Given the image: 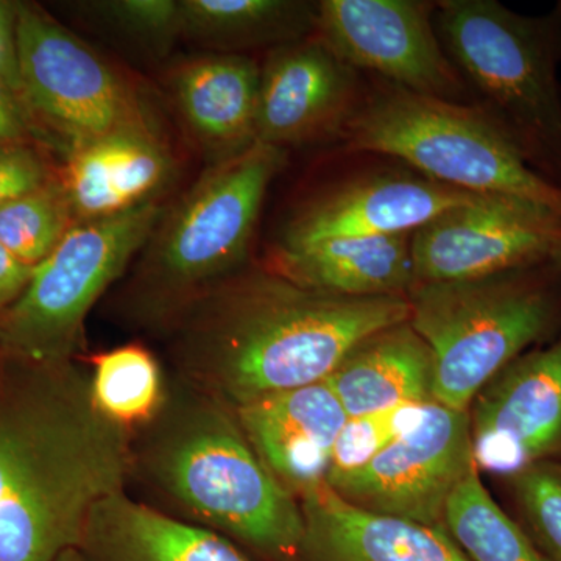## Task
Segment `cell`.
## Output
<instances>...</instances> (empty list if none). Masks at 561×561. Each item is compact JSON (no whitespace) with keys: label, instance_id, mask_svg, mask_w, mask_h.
Listing matches in <instances>:
<instances>
[{"label":"cell","instance_id":"cell-1","mask_svg":"<svg viewBox=\"0 0 561 561\" xmlns=\"http://www.w3.org/2000/svg\"><path fill=\"white\" fill-rule=\"evenodd\" d=\"M131 430L103 415L70 362L0 354V561L79 549L92 508L124 491Z\"/></svg>","mask_w":561,"mask_h":561},{"label":"cell","instance_id":"cell-2","mask_svg":"<svg viewBox=\"0 0 561 561\" xmlns=\"http://www.w3.org/2000/svg\"><path fill=\"white\" fill-rule=\"evenodd\" d=\"M408 319V297H345L300 286L272 268H241L171 323L186 375L236 409L324 381L357 343Z\"/></svg>","mask_w":561,"mask_h":561},{"label":"cell","instance_id":"cell-3","mask_svg":"<svg viewBox=\"0 0 561 561\" xmlns=\"http://www.w3.org/2000/svg\"><path fill=\"white\" fill-rule=\"evenodd\" d=\"M144 467L151 481L201 522L276 561L298 560L300 501L267 470L228 405L187 398L162 405Z\"/></svg>","mask_w":561,"mask_h":561},{"label":"cell","instance_id":"cell-4","mask_svg":"<svg viewBox=\"0 0 561 561\" xmlns=\"http://www.w3.org/2000/svg\"><path fill=\"white\" fill-rule=\"evenodd\" d=\"M435 31L471 106L561 190V7L531 18L494 0H445Z\"/></svg>","mask_w":561,"mask_h":561},{"label":"cell","instance_id":"cell-5","mask_svg":"<svg viewBox=\"0 0 561 561\" xmlns=\"http://www.w3.org/2000/svg\"><path fill=\"white\" fill-rule=\"evenodd\" d=\"M286 150L254 142L214 162L172 208H165L131 279L142 319L171 321L214 284L241 271L265 195Z\"/></svg>","mask_w":561,"mask_h":561},{"label":"cell","instance_id":"cell-6","mask_svg":"<svg viewBox=\"0 0 561 561\" xmlns=\"http://www.w3.org/2000/svg\"><path fill=\"white\" fill-rule=\"evenodd\" d=\"M346 149L387 154L421 175L479 195L534 203L561 217V190L534 171L471 105L383 83L359 101L341 133Z\"/></svg>","mask_w":561,"mask_h":561},{"label":"cell","instance_id":"cell-7","mask_svg":"<svg viewBox=\"0 0 561 561\" xmlns=\"http://www.w3.org/2000/svg\"><path fill=\"white\" fill-rule=\"evenodd\" d=\"M526 268L409 291V324L432 354V400L468 411L497 373L551 330L556 301Z\"/></svg>","mask_w":561,"mask_h":561},{"label":"cell","instance_id":"cell-8","mask_svg":"<svg viewBox=\"0 0 561 561\" xmlns=\"http://www.w3.org/2000/svg\"><path fill=\"white\" fill-rule=\"evenodd\" d=\"M164 209L160 201L151 202L73 225L33 268L20 298L0 313V354L39 364L73 360L83 348L88 313L144 249Z\"/></svg>","mask_w":561,"mask_h":561},{"label":"cell","instance_id":"cell-9","mask_svg":"<svg viewBox=\"0 0 561 561\" xmlns=\"http://www.w3.org/2000/svg\"><path fill=\"white\" fill-rule=\"evenodd\" d=\"M16 44L22 98L65 153L121 128L153 124L131 81L35 3L18 2Z\"/></svg>","mask_w":561,"mask_h":561},{"label":"cell","instance_id":"cell-10","mask_svg":"<svg viewBox=\"0 0 561 561\" xmlns=\"http://www.w3.org/2000/svg\"><path fill=\"white\" fill-rule=\"evenodd\" d=\"M472 468L468 411L430 401L416 423L370 463L327 485L362 511L443 526L449 497Z\"/></svg>","mask_w":561,"mask_h":561},{"label":"cell","instance_id":"cell-11","mask_svg":"<svg viewBox=\"0 0 561 561\" xmlns=\"http://www.w3.org/2000/svg\"><path fill=\"white\" fill-rule=\"evenodd\" d=\"M435 5L415 0H323L316 32L351 68L367 69L402 90L461 103L470 99L435 33Z\"/></svg>","mask_w":561,"mask_h":561},{"label":"cell","instance_id":"cell-12","mask_svg":"<svg viewBox=\"0 0 561 561\" xmlns=\"http://www.w3.org/2000/svg\"><path fill=\"white\" fill-rule=\"evenodd\" d=\"M561 217L519 198L493 197L446 210L412 232L415 284L486 278L552 256Z\"/></svg>","mask_w":561,"mask_h":561},{"label":"cell","instance_id":"cell-13","mask_svg":"<svg viewBox=\"0 0 561 561\" xmlns=\"http://www.w3.org/2000/svg\"><path fill=\"white\" fill-rule=\"evenodd\" d=\"M478 470L515 478L561 449V341L516 357L472 400Z\"/></svg>","mask_w":561,"mask_h":561},{"label":"cell","instance_id":"cell-14","mask_svg":"<svg viewBox=\"0 0 561 561\" xmlns=\"http://www.w3.org/2000/svg\"><path fill=\"white\" fill-rule=\"evenodd\" d=\"M493 195L448 186L421 173H376L346 181L302 205L284 227L278 249L328 239L411 234L459 206Z\"/></svg>","mask_w":561,"mask_h":561},{"label":"cell","instance_id":"cell-15","mask_svg":"<svg viewBox=\"0 0 561 561\" xmlns=\"http://www.w3.org/2000/svg\"><path fill=\"white\" fill-rule=\"evenodd\" d=\"M357 80L317 35L275 47L261 68L256 142L286 149L341 135L359 105Z\"/></svg>","mask_w":561,"mask_h":561},{"label":"cell","instance_id":"cell-16","mask_svg":"<svg viewBox=\"0 0 561 561\" xmlns=\"http://www.w3.org/2000/svg\"><path fill=\"white\" fill-rule=\"evenodd\" d=\"M175 158L154 124L121 128L65 153L58 169L76 224L110 219L160 201Z\"/></svg>","mask_w":561,"mask_h":561},{"label":"cell","instance_id":"cell-17","mask_svg":"<svg viewBox=\"0 0 561 561\" xmlns=\"http://www.w3.org/2000/svg\"><path fill=\"white\" fill-rule=\"evenodd\" d=\"M232 412L262 463L298 501L327 483L348 421L327 382L265 394Z\"/></svg>","mask_w":561,"mask_h":561},{"label":"cell","instance_id":"cell-18","mask_svg":"<svg viewBox=\"0 0 561 561\" xmlns=\"http://www.w3.org/2000/svg\"><path fill=\"white\" fill-rule=\"evenodd\" d=\"M298 561H470L445 526H424L354 507L327 485L300 500Z\"/></svg>","mask_w":561,"mask_h":561},{"label":"cell","instance_id":"cell-19","mask_svg":"<svg viewBox=\"0 0 561 561\" xmlns=\"http://www.w3.org/2000/svg\"><path fill=\"white\" fill-rule=\"evenodd\" d=\"M260 81V66L243 54L208 51L172 70L169 84L176 110L213 164L256 142Z\"/></svg>","mask_w":561,"mask_h":561},{"label":"cell","instance_id":"cell-20","mask_svg":"<svg viewBox=\"0 0 561 561\" xmlns=\"http://www.w3.org/2000/svg\"><path fill=\"white\" fill-rule=\"evenodd\" d=\"M79 551L87 561H250L228 538L122 493L92 508Z\"/></svg>","mask_w":561,"mask_h":561},{"label":"cell","instance_id":"cell-21","mask_svg":"<svg viewBox=\"0 0 561 561\" xmlns=\"http://www.w3.org/2000/svg\"><path fill=\"white\" fill-rule=\"evenodd\" d=\"M272 271L328 294L408 297L415 286L412 232L328 239L297 249H276Z\"/></svg>","mask_w":561,"mask_h":561},{"label":"cell","instance_id":"cell-22","mask_svg":"<svg viewBox=\"0 0 561 561\" xmlns=\"http://www.w3.org/2000/svg\"><path fill=\"white\" fill-rule=\"evenodd\" d=\"M348 419L432 400L430 346L409 321L357 343L324 379Z\"/></svg>","mask_w":561,"mask_h":561},{"label":"cell","instance_id":"cell-23","mask_svg":"<svg viewBox=\"0 0 561 561\" xmlns=\"http://www.w3.org/2000/svg\"><path fill=\"white\" fill-rule=\"evenodd\" d=\"M181 38L214 54L284 46L316 32L317 3L298 0H180Z\"/></svg>","mask_w":561,"mask_h":561},{"label":"cell","instance_id":"cell-24","mask_svg":"<svg viewBox=\"0 0 561 561\" xmlns=\"http://www.w3.org/2000/svg\"><path fill=\"white\" fill-rule=\"evenodd\" d=\"M443 526L470 561H546L527 531L483 486L478 468L454 490Z\"/></svg>","mask_w":561,"mask_h":561},{"label":"cell","instance_id":"cell-25","mask_svg":"<svg viewBox=\"0 0 561 561\" xmlns=\"http://www.w3.org/2000/svg\"><path fill=\"white\" fill-rule=\"evenodd\" d=\"M92 400L103 415L133 430L164 405L161 368L144 346L124 345L92 357Z\"/></svg>","mask_w":561,"mask_h":561},{"label":"cell","instance_id":"cell-26","mask_svg":"<svg viewBox=\"0 0 561 561\" xmlns=\"http://www.w3.org/2000/svg\"><path fill=\"white\" fill-rule=\"evenodd\" d=\"M76 225L60 179L0 208V245L35 268Z\"/></svg>","mask_w":561,"mask_h":561},{"label":"cell","instance_id":"cell-27","mask_svg":"<svg viewBox=\"0 0 561 561\" xmlns=\"http://www.w3.org/2000/svg\"><path fill=\"white\" fill-rule=\"evenodd\" d=\"M424 404L426 402H409L386 411L348 419L332 449L327 481L350 474L370 463L387 446L416 423L423 413Z\"/></svg>","mask_w":561,"mask_h":561},{"label":"cell","instance_id":"cell-28","mask_svg":"<svg viewBox=\"0 0 561 561\" xmlns=\"http://www.w3.org/2000/svg\"><path fill=\"white\" fill-rule=\"evenodd\" d=\"M512 479L527 535L546 561H561V465L540 461Z\"/></svg>","mask_w":561,"mask_h":561},{"label":"cell","instance_id":"cell-29","mask_svg":"<svg viewBox=\"0 0 561 561\" xmlns=\"http://www.w3.org/2000/svg\"><path fill=\"white\" fill-rule=\"evenodd\" d=\"M87 7L158 57L168 54L181 38L180 0H111Z\"/></svg>","mask_w":561,"mask_h":561},{"label":"cell","instance_id":"cell-30","mask_svg":"<svg viewBox=\"0 0 561 561\" xmlns=\"http://www.w3.org/2000/svg\"><path fill=\"white\" fill-rule=\"evenodd\" d=\"M58 179L41 142L0 144V208Z\"/></svg>","mask_w":561,"mask_h":561},{"label":"cell","instance_id":"cell-31","mask_svg":"<svg viewBox=\"0 0 561 561\" xmlns=\"http://www.w3.org/2000/svg\"><path fill=\"white\" fill-rule=\"evenodd\" d=\"M46 136L33 119L24 98L0 79V144L41 142Z\"/></svg>","mask_w":561,"mask_h":561},{"label":"cell","instance_id":"cell-32","mask_svg":"<svg viewBox=\"0 0 561 561\" xmlns=\"http://www.w3.org/2000/svg\"><path fill=\"white\" fill-rule=\"evenodd\" d=\"M18 2L0 0V79L11 84L20 94V62L16 44Z\"/></svg>","mask_w":561,"mask_h":561},{"label":"cell","instance_id":"cell-33","mask_svg":"<svg viewBox=\"0 0 561 561\" xmlns=\"http://www.w3.org/2000/svg\"><path fill=\"white\" fill-rule=\"evenodd\" d=\"M33 267L14 257L0 245V313L20 298L32 278Z\"/></svg>","mask_w":561,"mask_h":561},{"label":"cell","instance_id":"cell-34","mask_svg":"<svg viewBox=\"0 0 561 561\" xmlns=\"http://www.w3.org/2000/svg\"><path fill=\"white\" fill-rule=\"evenodd\" d=\"M55 561H87L84 560L83 553L79 551V549H72V551L62 553L60 559Z\"/></svg>","mask_w":561,"mask_h":561},{"label":"cell","instance_id":"cell-35","mask_svg":"<svg viewBox=\"0 0 561 561\" xmlns=\"http://www.w3.org/2000/svg\"><path fill=\"white\" fill-rule=\"evenodd\" d=\"M551 260L556 262L557 267L561 271V241L557 243L556 249H553Z\"/></svg>","mask_w":561,"mask_h":561}]
</instances>
